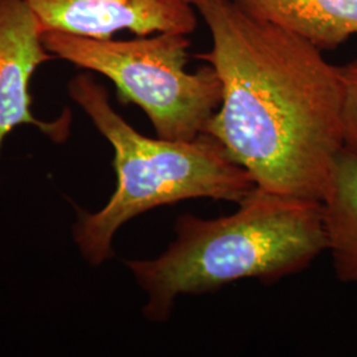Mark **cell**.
Wrapping results in <instances>:
<instances>
[{
    "instance_id": "52a82bcc",
    "label": "cell",
    "mask_w": 357,
    "mask_h": 357,
    "mask_svg": "<svg viewBox=\"0 0 357 357\" xmlns=\"http://www.w3.org/2000/svg\"><path fill=\"white\" fill-rule=\"evenodd\" d=\"M255 19L331 51L357 35V0H233Z\"/></svg>"
},
{
    "instance_id": "277c9868",
    "label": "cell",
    "mask_w": 357,
    "mask_h": 357,
    "mask_svg": "<svg viewBox=\"0 0 357 357\" xmlns=\"http://www.w3.org/2000/svg\"><path fill=\"white\" fill-rule=\"evenodd\" d=\"M43 41L54 57L107 77L121 102L139 106L162 139H196L222 100L221 81L211 65L193 73L185 69L188 35L162 32L114 40L48 31Z\"/></svg>"
},
{
    "instance_id": "3957f363",
    "label": "cell",
    "mask_w": 357,
    "mask_h": 357,
    "mask_svg": "<svg viewBox=\"0 0 357 357\" xmlns=\"http://www.w3.org/2000/svg\"><path fill=\"white\" fill-rule=\"evenodd\" d=\"M68 89L114 149L116 190L101 211L81 215L75 228L91 265L109 259L118 229L150 209L199 197L238 204L255 190L253 178L208 134L187 142L147 138L115 112L93 76L75 77Z\"/></svg>"
},
{
    "instance_id": "5b68a950",
    "label": "cell",
    "mask_w": 357,
    "mask_h": 357,
    "mask_svg": "<svg viewBox=\"0 0 357 357\" xmlns=\"http://www.w3.org/2000/svg\"><path fill=\"white\" fill-rule=\"evenodd\" d=\"M41 32L81 38H113L128 31L137 36L162 32L191 35L199 13L191 0H26Z\"/></svg>"
},
{
    "instance_id": "ba28073f",
    "label": "cell",
    "mask_w": 357,
    "mask_h": 357,
    "mask_svg": "<svg viewBox=\"0 0 357 357\" xmlns=\"http://www.w3.org/2000/svg\"><path fill=\"white\" fill-rule=\"evenodd\" d=\"M323 225L339 281L357 282V153L343 147L321 200Z\"/></svg>"
},
{
    "instance_id": "7a4b0ae2",
    "label": "cell",
    "mask_w": 357,
    "mask_h": 357,
    "mask_svg": "<svg viewBox=\"0 0 357 357\" xmlns=\"http://www.w3.org/2000/svg\"><path fill=\"white\" fill-rule=\"evenodd\" d=\"M175 234L163 255L126 262L149 296L143 312L153 321L169 318L178 295L212 293L249 278L277 282L327 250L321 203L257 185L229 216L178 217Z\"/></svg>"
},
{
    "instance_id": "8992f818",
    "label": "cell",
    "mask_w": 357,
    "mask_h": 357,
    "mask_svg": "<svg viewBox=\"0 0 357 357\" xmlns=\"http://www.w3.org/2000/svg\"><path fill=\"white\" fill-rule=\"evenodd\" d=\"M26 0H0V150L20 125H33L54 142H64L70 116L43 122L32 114L31 78L40 65L54 60Z\"/></svg>"
},
{
    "instance_id": "9c48e42d",
    "label": "cell",
    "mask_w": 357,
    "mask_h": 357,
    "mask_svg": "<svg viewBox=\"0 0 357 357\" xmlns=\"http://www.w3.org/2000/svg\"><path fill=\"white\" fill-rule=\"evenodd\" d=\"M344 147L357 153V59L339 66Z\"/></svg>"
},
{
    "instance_id": "6da1fadb",
    "label": "cell",
    "mask_w": 357,
    "mask_h": 357,
    "mask_svg": "<svg viewBox=\"0 0 357 357\" xmlns=\"http://www.w3.org/2000/svg\"><path fill=\"white\" fill-rule=\"evenodd\" d=\"M212 47L196 57L221 81L204 134L265 191L321 203L344 147L339 66L233 0H191Z\"/></svg>"
}]
</instances>
